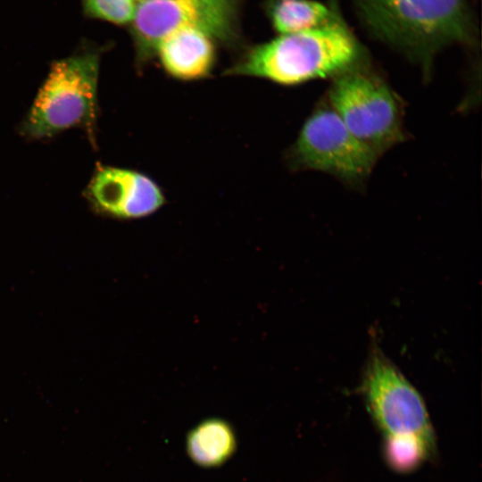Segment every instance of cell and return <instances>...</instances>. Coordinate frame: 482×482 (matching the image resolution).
I'll return each mask as SVG.
<instances>
[{
	"mask_svg": "<svg viewBox=\"0 0 482 482\" xmlns=\"http://www.w3.org/2000/svg\"><path fill=\"white\" fill-rule=\"evenodd\" d=\"M328 97L348 129L378 154L402 138L400 105L375 75L352 68L336 77Z\"/></svg>",
	"mask_w": 482,
	"mask_h": 482,
	"instance_id": "cell-6",
	"label": "cell"
},
{
	"mask_svg": "<svg viewBox=\"0 0 482 482\" xmlns=\"http://www.w3.org/2000/svg\"><path fill=\"white\" fill-rule=\"evenodd\" d=\"M361 47L351 30L335 17L320 27L281 34L249 49L226 74L250 76L280 85H298L353 68Z\"/></svg>",
	"mask_w": 482,
	"mask_h": 482,
	"instance_id": "cell-2",
	"label": "cell"
},
{
	"mask_svg": "<svg viewBox=\"0 0 482 482\" xmlns=\"http://www.w3.org/2000/svg\"><path fill=\"white\" fill-rule=\"evenodd\" d=\"M138 0H83L85 10L95 18L114 24L130 23Z\"/></svg>",
	"mask_w": 482,
	"mask_h": 482,
	"instance_id": "cell-12",
	"label": "cell"
},
{
	"mask_svg": "<svg viewBox=\"0 0 482 482\" xmlns=\"http://www.w3.org/2000/svg\"><path fill=\"white\" fill-rule=\"evenodd\" d=\"M268 11L279 35L312 29L336 17L330 8L317 0H271Z\"/></svg>",
	"mask_w": 482,
	"mask_h": 482,
	"instance_id": "cell-11",
	"label": "cell"
},
{
	"mask_svg": "<svg viewBox=\"0 0 482 482\" xmlns=\"http://www.w3.org/2000/svg\"><path fill=\"white\" fill-rule=\"evenodd\" d=\"M155 55L170 76L180 80L200 79L214 66V40L197 29H180L159 43Z\"/></svg>",
	"mask_w": 482,
	"mask_h": 482,
	"instance_id": "cell-9",
	"label": "cell"
},
{
	"mask_svg": "<svg viewBox=\"0 0 482 482\" xmlns=\"http://www.w3.org/2000/svg\"><path fill=\"white\" fill-rule=\"evenodd\" d=\"M237 0H138L131 23L138 65L155 55L159 43L180 29L200 30L231 43L237 36Z\"/></svg>",
	"mask_w": 482,
	"mask_h": 482,
	"instance_id": "cell-5",
	"label": "cell"
},
{
	"mask_svg": "<svg viewBox=\"0 0 482 482\" xmlns=\"http://www.w3.org/2000/svg\"><path fill=\"white\" fill-rule=\"evenodd\" d=\"M87 192L96 210L119 219L146 217L165 202L161 187L150 177L112 166H98Z\"/></svg>",
	"mask_w": 482,
	"mask_h": 482,
	"instance_id": "cell-8",
	"label": "cell"
},
{
	"mask_svg": "<svg viewBox=\"0 0 482 482\" xmlns=\"http://www.w3.org/2000/svg\"><path fill=\"white\" fill-rule=\"evenodd\" d=\"M237 438L233 426L221 418H208L193 427L186 436L189 460L204 469L224 465L235 454Z\"/></svg>",
	"mask_w": 482,
	"mask_h": 482,
	"instance_id": "cell-10",
	"label": "cell"
},
{
	"mask_svg": "<svg viewBox=\"0 0 482 482\" xmlns=\"http://www.w3.org/2000/svg\"><path fill=\"white\" fill-rule=\"evenodd\" d=\"M99 54L84 52L54 62L38 90L21 132L41 139L81 128L95 140Z\"/></svg>",
	"mask_w": 482,
	"mask_h": 482,
	"instance_id": "cell-4",
	"label": "cell"
},
{
	"mask_svg": "<svg viewBox=\"0 0 482 482\" xmlns=\"http://www.w3.org/2000/svg\"><path fill=\"white\" fill-rule=\"evenodd\" d=\"M362 393L382 439L390 469L410 473L436 454V441L425 402L401 370L377 347L370 353Z\"/></svg>",
	"mask_w": 482,
	"mask_h": 482,
	"instance_id": "cell-1",
	"label": "cell"
},
{
	"mask_svg": "<svg viewBox=\"0 0 482 482\" xmlns=\"http://www.w3.org/2000/svg\"><path fill=\"white\" fill-rule=\"evenodd\" d=\"M362 22L381 40L426 59L473 38L467 0H353Z\"/></svg>",
	"mask_w": 482,
	"mask_h": 482,
	"instance_id": "cell-3",
	"label": "cell"
},
{
	"mask_svg": "<svg viewBox=\"0 0 482 482\" xmlns=\"http://www.w3.org/2000/svg\"><path fill=\"white\" fill-rule=\"evenodd\" d=\"M378 154L326 106L315 110L305 120L288 160L295 169L320 170L356 182L370 175Z\"/></svg>",
	"mask_w": 482,
	"mask_h": 482,
	"instance_id": "cell-7",
	"label": "cell"
}]
</instances>
